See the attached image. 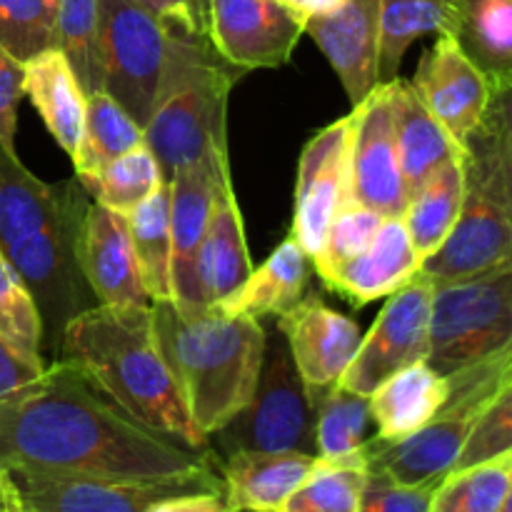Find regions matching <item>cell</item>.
Returning <instances> with one entry per match:
<instances>
[{"instance_id":"5b68a950","label":"cell","mask_w":512,"mask_h":512,"mask_svg":"<svg viewBox=\"0 0 512 512\" xmlns=\"http://www.w3.org/2000/svg\"><path fill=\"white\" fill-rule=\"evenodd\" d=\"M240 70L208 35L165 25V55L143 140L165 183L208 153H228V100Z\"/></svg>"},{"instance_id":"83f0119b","label":"cell","mask_w":512,"mask_h":512,"mask_svg":"<svg viewBox=\"0 0 512 512\" xmlns=\"http://www.w3.org/2000/svg\"><path fill=\"white\" fill-rule=\"evenodd\" d=\"M448 35L495 90H512V0H458Z\"/></svg>"},{"instance_id":"8d00e7d4","label":"cell","mask_w":512,"mask_h":512,"mask_svg":"<svg viewBox=\"0 0 512 512\" xmlns=\"http://www.w3.org/2000/svg\"><path fill=\"white\" fill-rule=\"evenodd\" d=\"M163 183L165 180L163 173H160L158 160L150 153L148 145L143 143L138 148L128 150L125 155H120L118 160H113L95 178L88 195L95 203L105 205V208L115 210V213L130 215Z\"/></svg>"},{"instance_id":"ac0fdd59","label":"cell","mask_w":512,"mask_h":512,"mask_svg":"<svg viewBox=\"0 0 512 512\" xmlns=\"http://www.w3.org/2000/svg\"><path fill=\"white\" fill-rule=\"evenodd\" d=\"M78 268L95 305H150L130 240L128 215L90 200L78 235Z\"/></svg>"},{"instance_id":"d4e9b609","label":"cell","mask_w":512,"mask_h":512,"mask_svg":"<svg viewBox=\"0 0 512 512\" xmlns=\"http://www.w3.org/2000/svg\"><path fill=\"white\" fill-rule=\"evenodd\" d=\"M448 375L428 363H413L390 375L368 395L370 418L380 440H400L438 415L448 400Z\"/></svg>"},{"instance_id":"74e56055","label":"cell","mask_w":512,"mask_h":512,"mask_svg":"<svg viewBox=\"0 0 512 512\" xmlns=\"http://www.w3.org/2000/svg\"><path fill=\"white\" fill-rule=\"evenodd\" d=\"M43 318L13 265L0 255V340L28 363L45 368Z\"/></svg>"},{"instance_id":"44dd1931","label":"cell","mask_w":512,"mask_h":512,"mask_svg":"<svg viewBox=\"0 0 512 512\" xmlns=\"http://www.w3.org/2000/svg\"><path fill=\"white\" fill-rule=\"evenodd\" d=\"M423 260L415 253L403 218H385L373 243L348 263L338 265L323 278L330 290L355 308L388 298L420 273Z\"/></svg>"},{"instance_id":"8992f818","label":"cell","mask_w":512,"mask_h":512,"mask_svg":"<svg viewBox=\"0 0 512 512\" xmlns=\"http://www.w3.org/2000/svg\"><path fill=\"white\" fill-rule=\"evenodd\" d=\"M463 150L460 215L445 243L420 263L433 280L512 265V90H495Z\"/></svg>"},{"instance_id":"d6a6232c","label":"cell","mask_w":512,"mask_h":512,"mask_svg":"<svg viewBox=\"0 0 512 512\" xmlns=\"http://www.w3.org/2000/svg\"><path fill=\"white\" fill-rule=\"evenodd\" d=\"M365 480L363 445L343 458H318L313 473L275 512H360Z\"/></svg>"},{"instance_id":"e575fe53","label":"cell","mask_w":512,"mask_h":512,"mask_svg":"<svg viewBox=\"0 0 512 512\" xmlns=\"http://www.w3.org/2000/svg\"><path fill=\"white\" fill-rule=\"evenodd\" d=\"M315 405V443L318 458H343L358 453L368 440L370 403L365 395L340 388L338 383L308 390Z\"/></svg>"},{"instance_id":"ab89813d","label":"cell","mask_w":512,"mask_h":512,"mask_svg":"<svg viewBox=\"0 0 512 512\" xmlns=\"http://www.w3.org/2000/svg\"><path fill=\"white\" fill-rule=\"evenodd\" d=\"M385 223V215H380L378 210L365 208L358 203H345L343 208L335 213L333 223H330L328 233H325L323 250H320L318 258L313 260L315 273L320 275V280L335 270L338 265L348 263L350 258L363 253L373 238L378 235L380 225Z\"/></svg>"},{"instance_id":"484cf974","label":"cell","mask_w":512,"mask_h":512,"mask_svg":"<svg viewBox=\"0 0 512 512\" xmlns=\"http://www.w3.org/2000/svg\"><path fill=\"white\" fill-rule=\"evenodd\" d=\"M23 93L33 103L55 143L68 155L83 133L88 95L58 48H48L23 63Z\"/></svg>"},{"instance_id":"836d02e7","label":"cell","mask_w":512,"mask_h":512,"mask_svg":"<svg viewBox=\"0 0 512 512\" xmlns=\"http://www.w3.org/2000/svg\"><path fill=\"white\" fill-rule=\"evenodd\" d=\"M512 510V453L453 470L435 488L430 512H508Z\"/></svg>"},{"instance_id":"bcb514c9","label":"cell","mask_w":512,"mask_h":512,"mask_svg":"<svg viewBox=\"0 0 512 512\" xmlns=\"http://www.w3.org/2000/svg\"><path fill=\"white\" fill-rule=\"evenodd\" d=\"M145 512H233L223 490H200V493H180L158 500Z\"/></svg>"},{"instance_id":"ba28073f","label":"cell","mask_w":512,"mask_h":512,"mask_svg":"<svg viewBox=\"0 0 512 512\" xmlns=\"http://www.w3.org/2000/svg\"><path fill=\"white\" fill-rule=\"evenodd\" d=\"M433 283L430 368L453 375L512 348V265Z\"/></svg>"},{"instance_id":"e0dca14e","label":"cell","mask_w":512,"mask_h":512,"mask_svg":"<svg viewBox=\"0 0 512 512\" xmlns=\"http://www.w3.org/2000/svg\"><path fill=\"white\" fill-rule=\"evenodd\" d=\"M410 83L458 145H465L478 128L495 95L488 75L460 50L453 35H438L433 48L420 58Z\"/></svg>"},{"instance_id":"3957f363","label":"cell","mask_w":512,"mask_h":512,"mask_svg":"<svg viewBox=\"0 0 512 512\" xmlns=\"http://www.w3.org/2000/svg\"><path fill=\"white\" fill-rule=\"evenodd\" d=\"M58 358L78 365L115 405L145 428L195 450H213L195 428L158 348L150 305H93L60 335Z\"/></svg>"},{"instance_id":"9a60e30c","label":"cell","mask_w":512,"mask_h":512,"mask_svg":"<svg viewBox=\"0 0 512 512\" xmlns=\"http://www.w3.org/2000/svg\"><path fill=\"white\" fill-rule=\"evenodd\" d=\"M350 133L353 113L318 130L300 155L290 235L308 260L318 258L335 213L348 203Z\"/></svg>"},{"instance_id":"d6986e66","label":"cell","mask_w":512,"mask_h":512,"mask_svg":"<svg viewBox=\"0 0 512 512\" xmlns=\"http://www.w3.org/2000/svg\"><path fill=\"white\" fill-rule=\"evenodd\" d=\"M278 330L308 390L338 383L363 343L358 323L325 305L320 295H303L278 315Z\"/></svg>"},{"instance_id":"f1b7e54d","label":"cell","mask_w":512,"mask_h":512,"mask_svg":"<svg viewBox=\"0 0 512 512\" xmlns=\"http://www.w3.org/2000/svg\"><path fill=\"white\" fill-rule=\"evenodd\" d=\"M143 143V128L120 108V103H115L103 90L88 95L83 133H80L78 148L70 155L75 178L83 185L85 193L113 160Z\"/></svg>"},{"instance_id":"ffe728a7","label":"cell","mask_w":512,"mask_h":512,"mask_svg":"<svg viewBox=\"0 0 512 512\" xmlns=\"http://www.w3.org/2000/svg\"><path fill=\"white\" fill-rule=\"evenodd\" d=\"M378 30L380 0H345L333 13L303 23L353 105L378 85Z\"/></svg>"},{"instance_id":"8fae6325","label":"cell","mask_w":512,"mask_h":512,"mask_svg":"<svg viewBox=\"0 0 512 512\" xmlns=\"http://www.w3.org/2000/svg\"><path fill=\"white\" fill-rule=\"evenodd\" d=\"M25 510L33 512H145L180 493L223 490L220 473L168 480L93 478V475L8 470Z\"/></svg>"},{"instance_id":"b9f144b4","label":"cell","mask_w":512,"mask_h":512,"mask_svg":"<svg viewBox=\"0 0 512 512\" xmlns=\"http://www.w3.org/2000/svg\"><path fill=\"white\" fill-rule=\"evenodd\" d=\"M438 485L440 483L398 485L385 475L368 473L360 512H430Z\"/></svg>"},{"instance_id":"277c9868","label":"cell","mask_w":512,"mask_h":512,"mask_svg":"<svg viewBox=\"0 0 512 512\" xmlns=\"http://www.w3.org/2000/svg\"><path fill=\"white\" fill-rule=\"evenodd\" d=\"M153 330L195 428L210 440L250 403L265 355L260 320L215 308L180 313L155 300Z\"/></svg>"},{"instance_id":"f35d334b","label":"cell","mask_w":512,"mask_h":512,"mask_svg":"<svg viewBox=\"0 0 512 512\" xmlns=\"http://www.w3.org/2000/svg\"><path fill=\"white\" fill-rule=\"evenodd\" d=\"M58 0H0V45L15 60L55 48Z\"/></svg>"},{"instance_id":"4dcf8cb0","label":"cell","mask_w":512,"mask_h":512,"mask_svg":"<svg viewBox=\"0 0 512 512\" xmlns=\"http://www.w3.org/2000/svg\"><path fill=\"white\" fill-rule=\"evenodd\" d=\"M463 203V158L435 170L408 198L403 225L420 260L430 258L453 230Z\"/></svg>"},{"instance_id":"9c48e42d","label":"cell","mask_w":512,"mask_h":512,"mask_svg":"<svg viewBox=\"0 0 512 512\" xmlns=\"http://www.w3.org/2000/svg\"><path fill=\"white\" fill-rule=\"evenodd\" d=\"M213 443L223 458L243 450L318 455L315 405L283 335L265 338L263 368L253 398L218 433L210 435V448Z\"/></svg>"},{"instance_id":"f546056e","label":"cell","mask_w":512,"mask_h":512,"mask_svg":"<svg viewBox=\"0 0 512 512\" xmlns=\"http://www.w3.org/2000/svg\"><path fill=\"white\" fill-rule=\"evenodd\" d=\"M458 0H380L378 83L398 78L405 53L418 38L453 30Z\"/></svg>"},{"instance_id":"6da1fadb","label":"cell","mask_w":512,"mask_h":512,"mask_svg":"<svg viewBox=\"0 0 512 512\" xmlns=\"http://www.w3.org/2000/svg\"><path fill=\"white\" fill-rule=\"evenodd\" d=\"M0 465L123 480L218 473L213 450L145 428L65 358L45 363L35 383L0 400Z\"/></svg>"},{"instance_id":"2e32d148","label":"cell","mask_w":512,"mask_h":512,"mask_svg":"<svg viewBox=\"0 0 512 512\" xmlns=\"http://www.w3.org/2000/svg\"><path fill=\"white\" fill-rule=\"evenodd\" d=\"M303 35V20L280 0H210V43L238 70L280 68Z\"/></svg>"},{"instance_id":"1f68e13d","label":"cell","mask_w":512,"mask_h":512,"mask_svg":"<svg viewBox=\"0 0 512 512\" xmlns=\"http://www.w3.org/2000/svg\"><path fill=\"white\" fill-rule=\"evenodd\" d=\"M130 240L150 303L170 300V265H173V235H170V183H163L148 200L128 215Z\"/></svg>"},{"instance_id":"7bdbcfd3","label":"cell","mask_w":512,"mask_h":512,"mask_svg":"<svg viewBox=\"0 0 512 512\" xmlns=\"http://www.w3.org/2000/svg\"><path fill=\"white\" fill-rule=\"evenodd\" d=\"M23 93V63L0 45V148L15 153V130Z\"/></svg>"},{"instance_id":"7c38bea8","label":"cell","mask_w":512,"mask_h":512,"mask_svg":"<svg viewBox=\"0 0 512 512\" xmlns=\"http://www.w3.org/2000/svg\"><path fill=\"white\" fill-rule=\"evenodd\" d=\"M433 293V278L418 273L408 285L388 295V303L338 380L340 388L368 398L390 375L428 358Z\"/></svg>"},{"instance_id":"d590c367","label":"cell","mask_w":512,"mask_h":512,"mask_svg":"<svg viewBox=\"0 0 512 512\" xmlns=\"http://www.w3.org/2000/svg\"><path fill=\"white\" fill-rule=\"evenodd\" d=\"M55 48L65 55L85 95L103 90L98 48V0H58Z\"/></svg>"},{"instance_id":"681fc988","label":"cell","mask_w":512,"mask_h":512,"mask_svg":"<svg viewBox=\"0 0 512 512\" xmlns=\"http://www.w3.org/2000/svg\"><path fill=\"white\" fill-rule=\"evenodd\" d=\"M280 3H283V5H285V3H288V0H280Z\"/></svg>"},{"instance_id":"52a82bcc","label":"cell","mask_w":512,"mask_h":512,"mask_svg":"<svg viewBox=\"0 0 512 512\" xmlns=\"http://www.w3.org/2000/svg\"><path fill=\"white\" fill-rule=\"evenodd\" d=\"M448 400L430 423L400 440L368 438L363 458L368 473L385 475L398 485L440 483L453 473L475 418L512 388V348L470 368L448 375Z\"/></svg>"},{"instance_id":"5bb4252c","label":"cell","mask_w":512,"mask_h":512,"mask_svg":"<svg viewBox=\"0 0 512 512\" xmlns=\"http://www.w3.org/2000/svg\"><path fill=\"white\" fill-rule=\"evenodd\" d=\"M348 203L378 210L385 218H403L408 205L390 118L388 83H378L353 105Z\"/></svg>"},{"instance_id":"7a4b0ae2","label":"cell","mask_w":512,"mask_h":512,"mask_svg":"<svg viewBox=\"0 0 512 512\" xmlns=\"http://www.w3.org/2000/svg\"><path fill=\"white\" fill-rule=\"evenodd\" d=\"M90 200L78 178L45 183L0 148V255L33 295L43 350L55 355L65 325L95 305L78 268L80 223Z\"/></svg>"},{"instance_id":"7dc6e473","label":"cell","mask_w":512,"mask_h":512,"mask_svg":"<svg viewBox=\"0 0 512 512\" xmlns=\"http://www.w3.org/2000/svg\"><path fill=\"white\" fill-rule=\"evenodd\" d=\"M345 0H288V8L298 15L300 20H308V18H320V15H328L333 10H338Z\"/></svg>"},{"instance_id":"cb8c5ba5","label":"cell","mask_w":512,"mask_h":512,"mask_svg":"<svg viewBox=\"0 0 512 512\" xmlns=\"http://www.w3.org/2000/svg\"><path fill=\"white\" fill-rule=\"evenodd\" d=\"M250 270L253 265H250L243 218H240L233 175H230L215 198L208 230H205L198 253V285L205 305L213 308L220 300L230 298L248 280Z\"/></svg>"},{"instance_id":"ee69618b","label":"cell","mask_w":512,"mask_h":512,"mask_svg":"<svg viewBox=\"0 0 512 512\" xmlns=\"http://www.w3.org/2000/svg\"><path fill=\"white\" fill-rule=\"evenodd\" d=\"M155 15L160 23L190 33L208 35V8L210 0H135Z\"/></svg>"},{"instance_id":"7402d4cb","label":"cell","mask_w":512,"mask_h":512,"mask_svg":"<svg viewBox=\"0 0 512 512\" xmlns=\"http://www.w3.org/2000/svg\"><path fill=\"white\" fill-rule=\"evenodd\" d=\"M388 105L400 173H403L405 193L410 198L435 170L443 168L450 160L463 158L465 150L425 108L410 80H388Z\"/></svg>"},{"instance_id":"c3c4849f","label":"cell","mask_w":512,"mask_h":512,"mask_svg":"<svg viewBox=\"0 0 512 512\" xmlns=\"http://www.w3.org/2000/svg\"><path fill=\"white\" fill-rule=\"evenodd\" d=\"M0 512H23V503L18 498L13 480H10L8 470L0 465Z\"/></svg>"},{"instance_id":"f6af8a7d","label":"cell","mask_w":512,"mask_h":512,"mask_svg":"<svg viewBox=\"0 0 512 512\" xmlns=\"http://www.w3.org/2000/svg\"><path fill=\"white\" fill-rule=\"evenodd\" d=\"M43 368L28 363L20 355H15L8 345L0 340V400L10 398V395L20 393L23 388H28L30 383L40 378Z\"/></svg>"},{"instance_id":"603a6c76","label":"cell","mask_w":512,"mask_h":512,"mask_svg":"<svg viewBox=\"0 0 512 512\" xmlns=\"http://www.w3.org/2000/svg\"><path fill=\"white\" fill-rule=\"evenodd\" d=\"M315 465L318 455L305 453H230L220 465L225 500L233 512H275Z\"/></svg>"},{"instance_id":"f907efd6","label":"cell","mask_w":512,"mask_h":512,"mask_svg":"<svg viewBox=\"0 0 512 512\" xmlns=\"http://www.w3.org/2000/svg\"><path fill=\"white\" fill-rule=\"evenodd\" d=\"M23 512H33V510H25V508H23Z\"/></svg>"},{"instance_id":"30bf717a","label":"cell","mask_w":512,"mask_h":512,"mask_svg":"<svg viewBox=\"0 0 512 512\" xmlns=\"http://www.w3.org/2000/svg\"><path fill=\"white\" fill-rule=\"evenodd\" d=\"M103 93L145 128L165 55V23L135 0H98Z\"/></svg>"},{"instance_id":"4316f807","label":"cell","mask_w":512,"mask_h":512,"mask_svg":"<svg viewBox=\"0 0 512 512\" xmlns=\"http://www.w3.org/2000/svg\"><path fill=\"white\" fill-rule=\"evenodd\" d=\"M305 283L308 255L295 243L293 235H288L260 268L250 270L248 280L230 298L220 300L213 308L225 315H245L255 320L283 315L303 298Z\"/></svg>"},{"instance_id":"4fadbf2b","label":"cell","mask_w":512,"mask_h":512,"mask_svg":"<svg viewBox=\"0 0 512 512\" xmlns=\"http://www.w3.org/2000/svg\"><path fill=\"white\" fill-rule=\"evenodd\" d=\"M225 178H230L228 153H208L170 178V303L180 313L208 308L198 285V253Z\"/></svg>"},{"instance_id":"60d3db41","label":"cell","mask_w":512,"mask_h":512,"mask_svg":"<svg viewBox=\"0 0 512 512\" xmlns=\"http://www.w3.org/2000/svg\"><path fill=\"white\" fill-rule=\"evenodd\" d=\"M505 453H512V388H505L475 418L453 470L473 468Z\"/></svg>"}]
</instances>
